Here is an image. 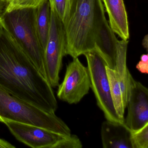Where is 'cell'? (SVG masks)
<instances>
[{"label":"cell","instance_id":"obj_22","mask_svg":"<svg viewBox=\"0 0 148 148\" xmlns=\"http://www.w3.org/2000/svg\"><path fill=\"white\" fill-rule=\"evenodd\" d=\"M15 146L4 139L0 138V148H14Z\"/></svg>","mask_w":148,"mask_h":148},{"label":"cell","instance_id":"obj_1","mask_svg":"<svg viewBox=\"0 0 148 148\" xmlns=\"http://www.w3.org/2000/svg\"><path fill=\"white\" fill-rule=\"evenodd\" d=\"M0 87L40 109L55 112L58 102L47 79L0 26Z\"/></svg>","mask_w":148,"mask_h":148},{"label":"cell","instance_id":"obj_9","mask_svg":"<svg viewBox=\"0 0 148 148\" xmlns=\"http://www.w3.org/2000/svg\"><path fill=\"white\" fill-rule=\"evenodd\" d=\"M128 114L125 124L130 130H136L148 123V90L134 79L126 104Z\"/></svg>","mask_w":148,"mask_h":148},{"label":"cell","instance_id":"obj_8","mask_svg":"<svg viewBox=\"0 0 148 148\" xmlns=\"http://www.w3.org/2000/svg\"><path fill=\"white\" fill-rule=\"evenodd\" d=\"M17 140L34 148H55L65 136L32 125L8 120L4 122Z\"/></svg>","mask_w":148,"mask_h":148},{"label":"cell","instance_id":"obj_5","mask_svg":"<svg viewBox=\"0 0 148 148\" xmlns=\"http://www.w3.org/2000/svg\"><path fill=\"white\" fill-rule=\"evenodd\" d=\"M84 55L87 60L90 88L95 95L97 105L103 112L106 120L124 123L119 117L113 105L105 63L95 51L88 52Z\"/></svg>","mask_w":148,"mask_h":148},{"label":"cell","instance_id":"obj_6","mask_svg":"<svg viewBox=\"0 0 148 148\" xmlns=\"http://www.w3.org/2000/svg\"><path fill=\"white\" fill-rule=\"evenodd\" d=\"M66 54L64 25L51 8V24L48 40L44 53V66L47 81L52 87L59 85V73Z\"/></svg>","mask_w":148,"mask_h":148},{"label":"cell","instance_id":"obj_18","mask_svg":"<svg viewBox=\"0 0 148 148\" xmlns=\"http://www.w3.org/2000/svg\"><path fill=\"white\" fill-rule=\"evenodd\" d=\"M45 0H10L5 11L25 8H36Z\"/></svg>","mask_w":148,"mask_h":148},{"label":"cell","instance_id":"obj_4","mask_svg":"<svg viewBox=\"0 0 148 148\" xmlns=\"http://www.w3.org/2000/svg\"><path fill=\"white\" fill-rule=\"evenodd\" d=\"M8 120L42 127L65 136L71 135L69 127L55 112L44 110L0 87V122Z\"/></svg>","mask_w":148,"mask_h":148},{"label":"cell","instance_id":"obj_12","mask_svg":"<svg viewBox=\"0 0 148 148\" xmlns=\"http://www.w3.org/2000/svg\"><path fill=\"white\" fill-rule=\"evenodd\" d=\"M102 1L111 28L122 39L128 40L130 38L129 23L123 0Z\"/></svg>","mask_w":148,"mask_h":148},{"label":"cell","instance_id":"obj_23","mask_svg":"<svg viewBox=\"0 0 148 148\" xmlns=\"http://www.w3.org/2000/svg\"><path fill=\"white\" fill-rule=\"evenodd\" d=\"M148 35H146L145 36L144 38L143 39V42H142V45L144 48L145 49L147 52H148Z\"/></svg>","mask_w":148,"mask_h":148},{"label":"cell","instance_id":"obj_19","mask_svg":"<svg viewBox=\"0 0 148 148\" xmlns=\"http://www.w3.org/2000/svg\"><path fill=\"white\" fill-rule=\"evenodd\" d=\"M83 145L77 136L72 135L63 138L56 145L55 148H82Z\"/></svg>","mask_w":148,"mask_h":148},{"label":"cell","instance_id":"obj_16","mask_svg":"<svg viewBox=\"0 0 148 148\" xmlns=\"http://www.w3.org/2000/svg\"><path fill=\"white\" fill-rule=\"evenodd\" d=\"M132 148H148V123L142 128L130 130Z\"/></svg>","mask_w":148,"mask_h":148},{"label":"cell","instance_id":"obj_3","mask_svg":"<svg viewBox=\"0 0 148 148\" xmlns=\"http://www.w3.org/2000/svg\"><path fill=\"white\" fill-rule=\"evenodd\" d=\"M36 8H34L5 11L0 15V26L12 37L47 79L45 52L36 31Z\"/></svg>","mask_w":148,"mask_h":148},{"label":"cell","instance_id":"obj_11","mask_svg":"<svg viewBox=\"0 0 148 148\" xmlns=\"http://www.w3.org/2000/svg\"><path fill=\"white\" fill-rule=\"evenodd\" d=\"M130 134L125 123L104 121L101 129L103 148H132Z\"/></svg>","mask_w":148,"mask_h":148},{"label":"cell","instance_id":"obj_13","mask_svg":"<svg viewBox=\"0 0 148 148\" xmlns=\"http://www.w3.org/2000/svg\"><path fill=\"white\" fill-rule=\"evenodd\" d=\"M128 42V40H118L115 70L120 84L125 108L134 80L126 66V53Z\"/></svg>","mask_w":148,"mask_h":148},{"label":"cell","instance_id":"obj_7","mask_svg":"<svg viewBox=\"0 0 148 148\" xmlns=\"http://www.w3.org/2000/svg\"><path fill=\"white\" fill-rule=\"evenodd\" d=\"M90 85L88 68L78 58H73L66 66L64 80L58 86L57 97L70 104L77 103L89 93Z\"/></svg>","mask_w":148,"mask_h":148},{"label":"cell","instance_id":"obj_2","mask_svg":"<svg viewBox=\"0 0 148 148\" xmlns=\"http://www.w3.org/2000/svg\"><path fill=\"white\" fill-rule=\"evenodd\" d=\"M106 18L102 0H72L64 25L66 54L73 58L94 51L97 32Z\"/></svg>","mask_w":148,"mask_h":148},{"label":"cell","instance_id":"obj_21","mask_svg":"<svg viewBox=\"0 0 148 148\" xmlns=\"http://www.w3.org/2000/svg\"><path fill=\"white\" fill-rule=\"evenodd\" d=\"M10 0H0V15L5 10Z\"/></svg>","mask_w":148,"mask_h":148},{"label":"cell","instance_id":"obj_14","mask_svg":"<svg viewBox=\"0 0 148 148\" xmlns=\"http://www.w3.org/2000/svg\"><path fill=\"white\" fill-rule=\"evenodd\" d=\"M50 24L51 8L50 3L49 0H45L36 8L35 19V25L38 38L44 52L48 40Z\"/></svg>","mask_w":148,"mask_h":148},{"label":"cell","instance_id":"obj_20","mask_svg":"<svg viewBox=\"0 0 148 148\" xmlns=\"http://www.w3.org/2000/svg\"><path fill=\"white\" fill-rule=\"evenodd\" d=\"M136 68L140 72L144 74L148 73V55L143 54L141 55L140 60L136 66Z\"/></svg>","mask_w":148,"mask_h":148},{"label":"cell","instance_id":"obj_10","mask_svg":"<svg viewBox=\"0 0 148 148\" xmlns=\"http://www.w3.org/2000/svg\"><path fill=\"white\" fill-rule=\"evenodd\" d=\"M118 40L115 33L111 28L106 18L105 19L97 32L94 51L100 55L106 66L114 71Z\"/></svg>","mask_w":148,"mask_h":148},{"label":"cell","instance_id":"obj_17","mask_svg":"<svg viewBox=\"0 0 148 148\" xmlns=\"http://www.w3.org/2000/svg\"><path fill=\"white\" fill-rule=\"evenodd\" d=\"M50 8L53 9L63 24L69 17L72 0H49Z\"/></svg>","mask_w":148,"mask_h":148},{"label":"cell","instance_id":"obj_15","mask_svg":"<svg viewBox=\"0 0 148 148\" xmlns=\"http://www.w3.org/2000/svg\"><path fill=\"white\" fill-rule=\"evenodd\" d=\"M106 71L114 108L119 117L125 123L124 115L125 107L116 73L114 70L110 69L107 66H106Z\"/></svg>","mask_w":148,"mask_h":148}]
</instances>
